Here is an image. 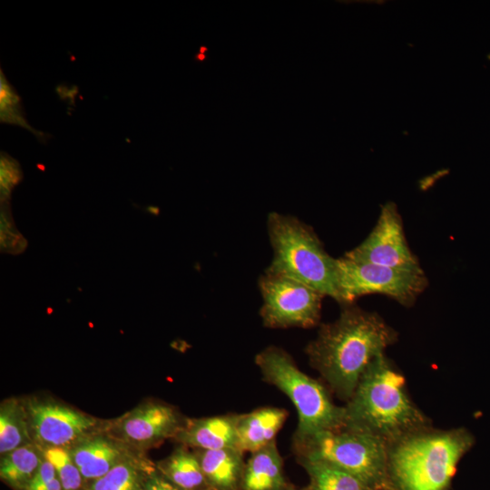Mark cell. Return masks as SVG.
I'll return each mask as SVG.
<instances>
[{
  "label": "cell",
  "instance_id": "obj_1",
  "mask_svg": "<svg viewBox=\"0 0 490 490\" xmlns=\"http://www.w3.org/2000/svg\"><path fill=\"white\" fill-rule=\"evenodd\" d=\"M397 339L396 330L377 313L346 305L335 321L321 325L306 353L331 389L348 401L366 368Z\"/></svg>",
  "mask_w": 490,
  "mask_h": 490
},
{
  "label": "cell",
  "instance_id": "obj_2",
  "mask_svg": "<svg viewBox=\"0 0 490 490\" xmlns=\"http://www.w3.org/2000/svg\"><path fill=\"white\" fill-rule=\"evenodd\" d=\"M344 410L345 426L368 432L388 446L429 428L427 417L408 397L405 377L384 353L366 368Z\"/></svg>",
  "mask_w": 490,
  "mask_h": 490
},
{
  "label": "cell",
  "instance_id": "obj_3",
  "mask_svg": "<svg viewBox=\"0 0 490 490\" xmlns=\"http://www.w3.org/2000/svg\"><path fill=\"white\" fill-rule=\"evenodd\" d=\"M473 442L463 428H426L389 445L388 473L394 490H446Z\"/></svg>",
  "mask_w": 490,
  "mask_h": 490
},
{
  "label": "cell",
  "instance_id": "obj_4",
  "mask_svg": "<svg viewBox=\"0 0 490 490\" xmlns=\"http://www.w3.org/2000/svg\"><path fill=\"white\" fill-rule=\"evenodd\" d=\"M273 258L266 271L289 277L340 300L336 259L314 230L290 215L270 212L267 220Z\"/></svg>",
  "mask_w": 490,
  "mask_h": 490
},
{
  "label": "cell",
  "instance_id": "obj_5",
  "mask_svg": "<svg viewBox=\"0 0 490 490\" xmlns=\"http://www.w3.org/2000/svg\"><path fill=\"white\" fill-rule=\"evenodd\" d=\"M294 445L300 460L332 465L372 490H394L388 473V445L368 432L344 426L295 439Z\"/></svg>",
  "mask_w": 490,
  "mask_h": 490
},
{
  "label": "cell",
  "instance_id": "obj_6",
  "mask_svg": "<svg viewBox=\"0 0 490 490\" xmlns=\"http://www.w3.org/2000/svg\"><path fill=\"white\" fill-rule=\"evenodd\" d=\"M255 363L264 379L282 391L297 409L295 439L345 426L344 407L333 403L318 381L302 372L282 348L268 347L258 353Z\"/></svg>",
  "mask_w": 490,
  "mask_h": 490
},
{
  "label": "cell",
  "instance_id": "obj_7",
  "mask_svg": "<svg viewBox=\"0 0 490 490\" xmlns=\"http://www.w3.org/2000/svg\"><path fill=\"white\" fill-rule=\"evenodd\" d=\"M339 303L352 305L368 294L387 295L404 306H411L426 289L428 280L422 269L405 270L336 259Z\"/></svg>",
  "mask_w": 490,
  "mask_h": 490
},
{
  "label": "cell",
  "instance_id": "obj_8",
  "mask_svg": "<svg viewBox=\"0 0 490 490\" xmlns=\"http://www.w3.org/2000/svg\"><path fill=\"white\" fill-rule=\"evenodd\" d=\"M260 317L272 328H312L320 318V292L287 276L266 271L259 279Z\"/></svg>",
  "mask_w": 490,
  "mask_h": 490
},
{
  "label": "cell",
  "instance_id": "obj_9",
  "mask_svg": "<svg viewBox=\"0 0 490 490\" xmlns=\"http://www.w3.org/2000/svg\"><path fill=\"white\" fill-rule=\"evenodd\" d=\"M402 222L397 205L387 201L381 207L377 224L369 235L344 257L390 268L420 270L417 258L407 245Z\"/></svg>",
  "mask_w": 490,
  "mask_h": 490
},
{
  "label": "cell",
  "instance_id": "obj_10",
  "mask_svg": "<svg viewBox=\"0 0 490 490\" xmlns=\"http://www.w3.org/2000/svg\"><path fill=\"white\" fill-rule=\"evenodd\" d=\"M27 412L35 438L51 447L72 444L95 424L92 417L50 401L31 400Z\"/></svg>",
  "mask_w": 490,
  "mask_h": 490
},
{
  "label": "cell",
  "instance_id": "obj_11",
  "mask_svg": "<svg viewBox=\"0 0 490 490\" xmlns=\"http://www.w3.org/2000/svg\"><path fill=\"white\" fill-rule=\"evenodd\" d=\"M181 420L175 410L162 404H149L131 412L122 423V431L129 440L150 444L176 435Z\"/></svg>",
  "mask_w": 490,
  "mask_h": 490
},
{
  "label": "cell",
  "instance_id": "obj_12",
  "mask_svg": "<svg viewBox=\"0 0 490 490\" xmlns=\"http://www.w3.org/2000/svg\"><path fill=\"white\" fill-rule=\"evenodd\" d=\"M288 415L285 409L271 407L239 415L236 448L242 453H254L275 442Z\"/></svg>",
  "mask_w": 490,
  "mask_h": 490
},
{
  "label": "cell",
  "instance_id": "obj_13",
  "mask_svg": "<svg viewBox=\"0 0 490 490\" xmlns=\"http://www.w3.org/2000/svg\"><path fill=\"white\" fill-rule=\"evenodd\" d=\"M239 415L188 420L175 435L181 443L201 450L236 447Z\"/></svg>",
  "mask_w": 490,
  "mask_h": 490
},
{
  "label": "cell",
  "instance_id": "obj_14",
  "mask_svg": "<svg viewBox=\"0 0 490 490\" xmlns=\"http://www.w3.org/2000/svg\"><path fill=\"white\" fill-rule=\"evenodd\" d=\"M236 447L201 450L198 458L211 490H240L245 464Z\"/></svg>",
  "mask_w": 490,
  "mask_h": 490
},
{
  "label": "cell",
  "instance_id": "obj_15",
  "mask_svg": "<svg viewBox=\"0 0 490 490\" xmlns=\"http://www.w3.org/2000/svg\"><path fill=\"white\" fill-rule=\"evenodd\" d=\"M245 464L242 490H287L282 459L276 443L251 453Z\"/></svg>",
  "mask_w": 490,
  "mask_h": 490
},
{
  "label": "cell",
  "instance_id": "obj_16",
  "mask_svg": "<svg viewBox=\"0 0 490 490\" xmlns=\"http://www.w3.org/2000/svg\"><path fill=\"white\" fill-rule=\"evenodd\" d=\"M71 456L82 476L95 480L120 463L121 451L107 439L95 437L79 444Z\"/></svg>",
  "mask_w": 490,
  "mask_h": 490
},
{
  "label": "cell",
  "instance_id": "obj_17",
  "mask_svg": "<svg viewBox=\"0 0 490 490\" xmlns=\"http://www.w3.org/2000/svg\"><path fill=\"white\" fill-rule=\"evenodd\" d=\"M310 485L309 490H372L355 475L320 461L300 460Z\"/></svg>",
  "mask_w": 490,
  "mask_h": 490
},
{
  "label": "cell",
  "instance_id": "obj_18",
  "mask_svg": "<svg viewBox=\"0 0 490 490\" xmlns=\"http://www.w3.org/2000/svg\"><path fill=\"white\" fill-rule=\"evenodd\" d=\"M166 478L181 490H197L206 483L198 456L178 448L163 464Z\"/></svg>",
  "mask_w": 490,
  "mask_h": 490
},
{
  "label": "cell",
  "instance_id": "obj_19",
  "mask_svg": "<svg viewBox=\"0 0 490 490\" xmlns=\"http://www.w3.org/2000/svg\"><path fill=\"white\" fill-rule=\"evenodd\" d=\"M42 462L35 448L32 445H24L5 454L0 475L11 485L25 488Z\"/></svg>",
  "mask_w": 490,
  "mask_h": 490
},
{
  "label": "cell",
  "instance_id": "obj_20",
  "mask_svg": "<svg viewBox=\"0 0 490 490\" xmlns=\"http://www.w3.org/2000/svg\"><path fill=\"white\" fill-rule=\"evenodd\" d=\"M28 439L24 415L15 400L5 401L0 408V452L5 455L24 446Z\"/></svg>",
  "mask_w": 490,
  "mask_h": 490
},
{
  "label": "cell",
  "instance_id": "obj_21",
  "mask_svg": "<svg viewBox=\"0 0 490 490\" xmlns=\"http://www.w3.org/2000/svg\"><path fill=\"white\" fill-rule=\"evenodd\" d=\"M0 116L1 122L17 124L27 129L39 139L45 133L34 130L27 122L21 103V98L13 85L7 81L3 71H0Z\"/></svg>",
  "mask_w": 490,
  "mask_h": 490
},
{
  "label": "cell",
  "instance_id": "obj_22",
  "mask_svg": "<svg viewBox=\"0 0 490 490\" xmlns=\"http://www.w3.org/2000/svg\"><path fill=\"white\" fill-rule=\"evenodd\" d=\"M90 490H142L135 468L129 463L120 462L105 475L93 480Z\"/></svg>",
  "mask_w": 490,
  "mask_h": 490
},
{
  "label": "cell",
  "instance_id": "obj_23",
  "mask_svg": "<svg viewBox=\"0 0 490 490\" xmlns=\"http://www.w3.org/2000/svg\"><path fill=\"white\" fill-rule=\"evenodd\" d=\"M45 458L53 465L64 490H76L81 485L82 475L74 459L62 447H50Z\"/></svg>",
  "mask_w": 490,
  "mask_h": 490
},
{
  "label": "cell",
  "instance_id": "obj_24",
  "mask_svg": "<svg viewBox=\"0 0 490 490\" xmlns=\"http://www.w3.org/2000/svg\"><path fill=\"white\" fill-rule=\"evenodd\" d=\"M23 172L20 164L6 152H1L0 185L1 202H6L11 197L13 189L22 181Z\"/></svg>",
  "mask_w": 490,
  "mask_h": 490
},
{
  "label": "cell",
  "instance_id": "obj_25",
  "mask_svg": "<svg viewBox=\"0 0 490 490\" xmlns=\"http://www.w3.org/2000/svg\"><path fill=\"white\" fill-rule=\"evenodd\" d=\"M55 477L56 472L54 467L45 459L42 462L36 473L26 485L25 490H38Z\"/></svg>",
  "mask_w": 490,
  "mask_h": 490
},
{
  "label": "cell",
  "instance_id": "obj_26",
  "mask_svg": "<svg viewBox=\"0 0 490 490\" xmlns=\"http://www.w3.org/2000/svg\"><path fill=\"white\" fill-rule=\"evenodd\" d=\"M142 490H181V489L174 485L167 478L155 475L150 477L149 480L144 484Z\"/></svg>",
  "mask_w": 490,
  "mask_h": 490
},
{
  "label": "cell",
  "instance_id": "obj_27",
  "mask_svg": "<svg viewBox=\"0 0 490 490\" xmlns=\"http://www.w3.org/2000/svg\"><path fill=\"white\" fill-rule=\"evenodd\" d=\"M62 488L63 486L60 480L55 477L38 490H62Z\"/></svg>",
  "mask_w": 490,
  "mask_h": 490
},
{
  "label": "cell",
  "instance_id": "obj_28",
  "mask_svg": "<svg viewBox=\"0 0 490 490\" xmlns=\"http://www.w3.org/2000/svg\"><path fill=\"white\" fill-rule=\"evenodd\" d=\"M194 59L202 62V61H204L206 59V55L204 54H202V53H198L194 56Z\"/></svg>",
  "mask_w": 490,
  "mask_h": 490
},
{
  "label": "cell",
  "instance_id": "obj_29",
  "mask_svg": "<svg viewBox=\"0 0 490 490\" xmlns=\"http://www.w3.org/2000/svg\"><path fill=\"white\" fill-rule=\"evenodd\" d=\"M207 50H208V49H207L206 46H201V47H200V50H199V51H200V53L204 54V52H206Z\"/></svg>",
  "mask_w": 490,
  "mask_h": 490
},
{
  "label": "cell",
  "instance_id": "obj_30",
  "mask_svg": "<svg viewBox=\"0 0 490 490\" xmlns=\"http://www.w3.org/2000/svg\"><path fill=\"white\" fill-rule=\"evenodd\" d=\"M287 490H299V489H296V488H292V487H289ZM300 490H309V489H300Z\"/></svg>",
  "mask_w": 490,
  "mask_h": 490
}]
</instances>
